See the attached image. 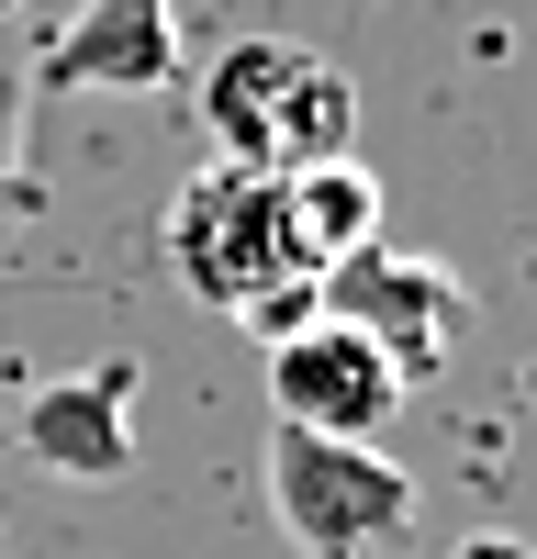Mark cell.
<instances>
[{
    "instance_id": "obj_8",
    "label": "cell",
    "mask_w": 537,
    "mask_h": 559,
    "mask_svg": "<svg viewBox=\"0 0 537 559\" xmlns=\"http://www.w3.org/2000/svg\"><path fill=\"white\" fill-rule=\"evenodd\" d=\"M281 191H291V224H302L313 269H336V258H358V247H381V179L358 168V157H313V168L281 179Z\"/></svg>"
},
{
    "instance_id": "obj_9",
    "label": "cell",
    "mask_w": 537,
    "mask_h": 559,
    "mask_svg": "<svg viewBox=\"0 0 537 559\" xmlns=\"http://www.w3.org/2000/svg\"><path fill=\"white\" fill-rule=\"evenodd\" d=\"M448 559H537V548H526V537H460Z\"/></svg>"
},
{
    "instance_id": "obj_4",
    "label": "cell",
    "mask_w": 537,
    "mask_h": 559,
    "mask_svg": "<svg viewBox=\"0 0 537 559\" xmlns=\"http://www.w3.org/2000/svg\"><path fill=\"white\" fill-rule=\"evenodd\" d=\"M313 313L358 324V336L403 369V392H415V381H437V369H448V347H460V324H470V280L381 236V247H358V258H336L325 280H313Z\"/></svg>"
},
{
    "instance_id": "obj_5",
    "label": "cell",
    "mask_w": 537,
    "mask_h": 559,
    "mask_svg": "<svg viewBox=\"0 0 537 559\" xmlns=\"http://www.w3.org/2000/svg\"><path fill=\"white\" fill-rule=\"evenodd\" d=\"M403 414V369L358 336V324L313 313L268 347V426H302V437H358L381 448V426Z\"/></svg>"
},
{
    "instance_id": "obj_2",
    "label": "cell",
    "mask_w": 537,
    "mask_h": 559,
    "mask_svg": "<svg viewBox=\"0 0 537 559\" xmlns=\"http://www.w3.org/2000/svg\"><path fill=\"white\" fill-rule=\"evenodd\" d=\"M202 123L224 168H313V157H358V90L291 34H247L202 68Z\"/></svg>"
},
{
    "instance_id": "obj_1",
    "label": "cell",
    "mask_w": 537,
    "mask_h": 559,
    "mask_svg": "<svg viewBox=\"0 0 537 559\" xmlns=\"http://www.w3.org/2000/svg\"><path fill=\"white\" fill-rule=\"evenodd\" d=\"M157 247L179 269V292L213 302L224 324H247V336L281 347L291 324H313V247H302V224H291V191H281V168H202V179H179V202L157 224Z\"/></svg>"
},
{
    "instance_id": "obj_6",
    "label": "cell",
    "mask_w": 537,
    "mask_h": 559,
    "mask_svg": "<svg viewBox=\"0 0 537 559\" xmlns=\"http://www.w3.org/2000/svg\"><path fill=\"white\" fill-rule=\"evenodd\" d=\"M12 448L34 459V471H57V481H123L134 471V358L45 381L12 414Z\"/></svg>"
},
{
    "instance_id": "obj_3",
    "label": "cell",
    "mask_w": 537,
    "mask_h": 559,
    "mask_svg": "<svg viewBox=\"0 0 537 559\" xmlns=\"http://www.w3.org/2000/svg\"><path fill=\"white\" fill-rule=\"evenodd\" d=\"M268 515H281V537L302 559H370L415 526V481H403L392 448L268 426Z\"/></svg>"
},
{
    "instance_id": "obj_7",
    "label": "cell",
    "mask_w": 537,
    "mask_h": 559,
    "mask_svg": "<svg viewBox=\"0 0 537 559\" xmlns=\"http://www.w3.org/2000/svg\"><path fill=\"white\" fill-rule=\"evenodd\" d=\"M179 45L191 34H179L168 0H79L34 79H45V102H68V90H168L179 68H191Z\"/></svg>"
}]
</instances>
